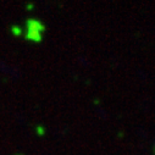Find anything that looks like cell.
<instances>
[{
	"mask_svg": "<svg viewBox=\"0 0 155 155\" xmlns=\"http://www.w3.org/2000/svg\"><path fill=\"white\" fill-rule=\"evenodd\" d=\"M26 27H27V31H34L38 33H43L45 31V26L39 20H33V18L27 20Z\"/></svg>",
	"mask_w": 155,
	"mask_h": 155,
	"instance_id": "6da1fadb",
	"label": "cell"
},
{
	"mask_svg": "<svg viewBox=\"0 0 155 155\" xmlns=\"http://www.w3.org/2000/svg\"><path fill=\"white\" fill-rule=\"evenodd\" d=\"M26 39L31 41V42L39 43L42 41V33H38V32H34V31H27L26 32Z\"/></svg>",
	"mask_w": 155,
	"mask_h": 155,
	"instance_id": "7a4b0ae2",
	"label": "cell"
},
{
	"mask_svg": "<svg viewBox=\"0 0 155 155\" xmlns=\"http://www.w3.org/2000/svg\"><path fill=\"white\" fill-rule=\"evenodd\" d=\"M11 33H12V35H15V37H20V35L23 34V29H22V27L15 25V26L11 27Z\"/></svg>",
	"mask_w": 155,
	"mask_h": 155,
	"instance_id": "3957f363",
	"label": "cell"
},
{
	"mask_svg": "<svg viewBox=\"0 0 155 155\" xmlns=\"http://www.w3.org/2000/svg\"><path fill=\"white\" fill-rule=\"evenodd\" d=\"M35 133L38 134V136H44L45 134V128L43 127V126H37L35 127Z\"/></svg>",
	"mask_w": 155,
	"mask_h": 155,
	"instance_id": "277c9868",
	"label": "cell"
},
{
	"mask_svg": "<svg viewBox=\"0 0 155 155\" xmlns=\"http://www.w3.org/2000/svg\"><path fill=\"white\" fill-rule=\"evenodd\" d=\"M33 8H34V5H33V4H27V5H26V9H27L28 11L33 10Z\"/></svg>",
	"mask_w": 155,
	"mask_h": 155,
	"instance_id": "5b68a950",
	"label": "cell"
}]
</instances>
